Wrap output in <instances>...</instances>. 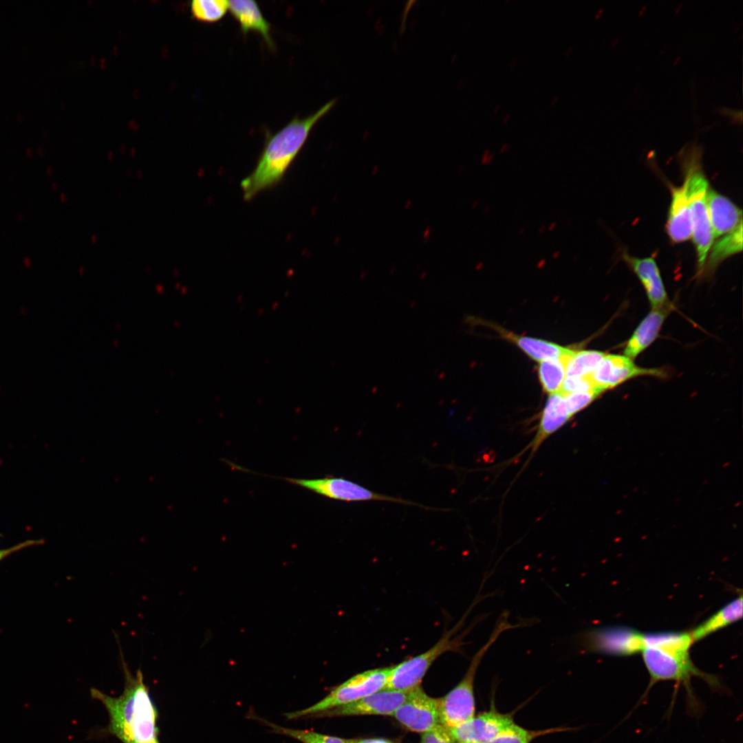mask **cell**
I'll return each mask as SVG.
<instances>
[{
	"label": "cell",
	"instance_id": "obj_29",
	"mask_svg": "<svg viewBox=\"0 0 743 743\" xmlns=\"http://www.w3.org/2000/svg\"><path fill=\"white\" fill-rule=\"evenodd\" d=\"M601 393L596 389L573 393L563 396L570 416L572 417L585 407H588Z\"/></svg>",
	"mask_w": 743,
	"mask_h": 743
},
{
	"label": "cell",
	"instance_id": "obj_26",
	"mask_svg": "<svg viewBox=\"0 0 743 743\" xmlns=\"http://www.w3.org/2000/svg\"><path fill=\"white\" fill-rule=\"evenodd\" d=\"M228 10V1L226 0H194L191 4L193 17L202 22L219 21Z\"/></svg>",
	"mask_w": 743,
	"mask_h": 743
},
{
	"label": "cell",
	"instance_id": "obj_21",
	"mask_svg": "<svg viewBox=\"0 0 743 743\" xmlns=\"http://www.w3.org/2000/svg\"><path fill=\"white\" fill-rule=\"evenodd\" d=\"M742 601V595L740 594L696 627L690 632L693 642L700 640L741 619Z\"/></svg>",
	"mask_w": 743,
	"mask_h": 743
},
{
	"label": "cell",
	"instance_id": "obj_4",
	"mask_svg": "<svg viewBox=\"0 0 743 743\" xmlns=\"http://www.w3.org/2000/svg\"><path fill=\"white\" fill-rule=\"evenodd\" d=\"M642 656L645 667L649 676V685L643 698L648 694L654 685L663 681H674L678 685H682L687 693L688 709L693 714H698L701 704L697 699L693 687L691 679L699 678L715 691H722V683L718 677L700 670L689 657L674 655L661 649L647 647L642 652Z\"/></svg>",
	"mask_w": 743,
	"mask_h": 743
},
{
	"label": "cell",
	"instance_id": "obj_34",
	"mask_svg": "<svg viewBox=\"0 0 743 743\" xmlns=\"http://www.w3.org/2000/svg\"><path fill=\"white\" fill-rule=\"evenodd\" d=\"M345 743H393L383 738L345 739Z\"/></svg>",
	"mask_w": 743,
	"mask_h": 743
},
{
	"label": "cell",
	"instance_id": "obj_3",
	"mask_svg": "<svg viewBox=\"0 0 743 743\" xmlns=\"http://www.w3.org/2000/svg\"><path fill=\"white\" fill-rule=\"evenodd\" d=\"M680 154L691 217V236L697 257V277H700L714 239L707 201L710 186L702 166L701 148L696 144H691L683 148Z\"/></svg>",
	"mask_w": 743,
	"mask_h": 743
},
{
	"label": "cell",
	"instance_id": "obj_14",
	"mask_svg": "<svg viewBox=\"0 0 743 743\" xmlns=\"http://www.w3.org/2000/svg\"><path fill=\"white\" fill-rule=\"evenodd\" d=\"M622 256L642 283L652 309L673 306L654 258L636 257L627 252H623Z\"/></svg>",
	"mask_w": 743,
	"mask_h": 743
},
{
	"label": "cell",
	"instance_id": "obj_15",
	"mask_svg": "<svg viewBox=\"0 0 743 743\" xmlns=\"http://www.w3.org/2000/svg\"><path fill=\"white\" fill-rule=\"evenodd\" d=\"M671 203L666 223V231L672 243L687 241L692 235V223L686 188L671 186Z\"/></svg>",
	"mask_w": 743,
	"mask_h": 743
},
{
	"label": "cell",
	"instance_id": "obj_9",
	"mask_svg": "<svg viewBox=\"0 0 743 743\" xmlns=\"http://www.w3.org/2000/svg\"><path fill=\"white\" fill-rule=\"evenodd\" d=\"M286 481L325 497L344 502L383 501L426 508L411 501L378 493L343 477L316 479L284 477Z\"/></svg>",
	"mask_w": 743,
	"mask_h": 743
},
{
	"label": "cell",
	"instance_id": "obj_19",
	"mask_svg": "<svg viewBox=\"0 0 743 743\" xmlns=\"http://www.w3.org/2000/svg\"><path fill=\"white\" fill-rule=\"evenodd\" d=\"M571 418L564 397L559 393L550 394L541 413L539 428L533 440V450Z\"/></svg>",
	"mask_w": 743,
	"mask_h": 743
},
{
	"label": "cell",
	"instance_id": "obj_8",
	"mask_svg": "<svg viewBox=\"0 0 743 743\" xmlns=\"http://www.w3.org/2000/svg\"><path fill=\"white\" fill-rule=\"evenodd\" d=\"M579 642L584 652L610 656H630L645 648L644 633L623 626L590 629L581 635Z\"/></svg>",
	"mask_w": 743,
	"mask_h": 743
},
{
	"label": "cell",
	"instance_id": "obj_32",
	"mask_svg": "<svg viewBox=\"0 0 743 743\" xmlns=\"http://www.w3.org/2000/svg\"><path fill=\"white\" fill-rule=\"evenodd\" d=\"M43 543L44 540L42 539H27L8 548H0V562L6 558L10 557V555L23 549L28 548L32 546H41Z\"/></svg>",
	"mask_w": 743,
	"mask_h": 743
},
{
	"label": "cell",
	"instance_id": "obj_24",
	"mask_svg": "<svg viewBox=\"0 0 743 743\" xmlns=\"http://www.w3.org/2000/svg\"><path fill=\"white\" fill-rule=\"evenodd\" d=\"M571 350L560 358L540 362L538 369L539 381L543 390L550 395L560 391L566 377V357Z\"/></svg>",
	"mask_w": 743,
	"mask_h": 743
},
{
	"label": "cell",
	"instance_id": "obj_31",
	"mask_svg": "<svg viewBox=\"0 0 743 743\" xmlns=\"http://www.w3.org/2000/svg\"><path fill=\"white\" fill-rule=\"evenodd\" d=\"M420 743H456L447 728L442 724L435 729L422 733Z\"/></svg>",
	"mask_w": 743,
	"mask_h": 743
},
{
	"label": "cell",
	"instance_id": "obj_33",
	"mask_svg": "<svg viewBox=\"0 0 743 743\" xmlns=\"http://www.w3.org/2000/svg\"><path fill=\"white\" fill-rule=\"evenodd\" d=\"M720 114L729 117L733 123L742 125V111L741 109H732L727 107H722L719 109Z\"/></svg>",
	"mask_w": 743,
	"mask_h": 743
},
{
	"label": "cell",
	"instance_id": "obj_18",
	"mask_svg": "<svg viewBox=\"0 0 743 743\" xmlns=\"http://www.w3.org/2000/svg\"><path fill=\"white\" fill-rule=\"evenodd\" d=\"M673 306L652 309L637 326L624 348V355L634 359L657 338Z\"/></svg>",
	"mask_w": 743,
	"mask_h": 743
},
{
	"label": "cell",
	"instance_id": "obj_28",
	"mask_svg": "<svg viewBox=\"0 0 743 743\" xmlns=\"http://www.w3.org/2000/svg\"><path fill=\"white\" fill-rule=\"evenodd\" d=\"M546 732L527 730L513 722L486 743H531L534 738Z\"/></svg>",
	"mask_w": 743,
	"mask_h": 743
},
{
	"label": "cell",
	"instance_id": "obj_35",
	"mask_svg": "<svg viewBox=\"0 0 743 743\" xmlns=\"http://www.w3.org/2000/svg\"><path fill=\"white\" fill-rule=\"evenodd\" d=\"M508 118L509 115H507V117L506 116V118L504 119V122H506V120H507Z\"/></svg>",
	"mask_w": 743,
	"mask_h": 743
},
{
	"label": "cell",
	"instance_id": "obj_2",
	"mask_svg": "<svg viewBox=\"0 0 743 743\" xmlns=\"http://www.w3.org/2000/svg\"><path fill=\"white\" fill-rule=\"evenodd\" d=\"M116 636L125 678L124 691L116 698L94 688L91 693L105 705L110 718V731L123 743H158L156 711L143 675L140 669L136 676L131 674Z\"/></svg>",
	"mask_w": 743,
	"mask_h": 743
},
{
	"label": "cell",
	"instance_id": "obj_17",
	"mask_svg": "<svg viewBox=\"0 0 743 743\" xmlns=\"http://www.w3.org/2000/svg\"><path fill=\"white\" fill-rule=\"evenodd\" d=\"M228 10L239 23L244 34L253 31L261 35L266 44L274 49L271 25L263 15L257 3L252 0L228 1Z\"/></svg>",
	"mask_w": 743,
	"mask_h": 743
},
{
	"label": "cell",
	"instance_id": "obj_25",
	"mask_svg": "<svg viewBox=\"0 0 743 743\" xmlns=\"http://www.w3.org/2000/svg\"><path fill=\"white\" fill-rule=\"evenodd\" d=\"M605 355L596 350H571L566 357V376H590Z\"/></svg>",
	"mask_w": 743,
	"mask_h": 743
},
{
	"label": "cell",
	"instance_id": "obj_16",
	"mask_svg": "<svg viewBox=\"0 0 743 743\" xmlns=\"http://www.w3.org/2000/svg\"><path fill=\"white\" fill-rule=\"evenodd\" d=\"M707 206L713 238H720L742 222V210L731 200L709 188Z\"/></svg>",
	"mask_w": 743,
	"mask_h": 743
},
{
	"label": "cell",
	"instance_id": "obj_7",
	"mask_svg": "<svg viewBox=\"0 0 743 743\" xmlns=\"http://www.w3.org/2000/svg\"><path fill=\"white\" fill-rule=\"evenodd\" d=\"M390 667L369 669L351 677L341 683L324 698L310 707L286 713L290 719L316 715L335 707L357 701L385 689Z\"/></svg>",
	"mask_w": 743,
	"mask_h": 743
},
{
	"label": "cell",
	"instance_id": "obj_20",
	"mask_svg": "<svg viewBox=\"0 0 743 743\" xmlns=\"http://www.w3.org/2000/svg\"><path fill=\"white\" fill-rule=\"evenodd\" d=\"M709 250L701 277L710 276L722 261L742 250V222L733 230L718 238Z\"/></svg>",
	"mask_w": 743,
	"mask_h": 743
},
{
	"label": "cell",
	"instance_id": "obj_23",
	"mask_svg": "<svg viewBox=\"0 0 743 743\" xmlns=\"http://www.w3.org/2000/svg\"><path fill=\"white\" fill-rule=\"evenodd\" d=\"M645 647H655L669 654L689 657L693 640L690 632L645 634Z\"/></svg>",
	"mask_w": 743,
	"mask_h": 743
},
{
	"label": "cell",
	"instance_id": "obj_10",
	"mask_svg": "<svg viewBox=\"0 0 743 743\" xmlns=\"http://www.w3.org/2000/svg\"><path fill=\"white\" fill-rule=\"evenodd\" d=\"M641 376L663 377L666 373L660 369L639 367L625 355L606 354L589 378L594 387L602 393Z\"/></svg>",
	"mask_w": 743,
	"mask_h": 743
},
{
	"label": "cell",
	"instance_id": "obj_27",
	"mask_svg": "<svg viewBox=\"0 0 743 743\" xmlns=\"http://www.w3.org/2000/svg\"><path fill=\"white\" fill-rule=\"evenodd\" d=\"M268 725L274 733L292 737L302 743H345V739L313 731L286 728L272 723H268Z\"/></svg>",
	"mask_w": 743,
	"mask_h": 743
},
{
	"label": "cell",
	"instance_id": "obj_1",
	"mask_svg": "<svg viewBox=\"0 0 743 743\" xmlns=\"http://www.w3.org/2000/svg\"><path fill=\"white\" fill-rule=\"evenodd\" d=\"M336 103V99H333L308 116L294 117L277 133L268 135L255 167L241 182L244 200L252 199L281 180L313 127Z\"/></svg>",
	"mask_w": 743,
	"mask_h": 743
},
{
	"label": "cell",
	"instance_id": "obj_5",
	"mask_svg": "<svg viewBox=\"0 0 743 743\" xmlns=\"http://www.w3.org/2000/svg\"><path fill=\"white\" fill-rule=\"evenodd\" d=\"M521 626L509 623L507 612L500 615L487 642L473 656L462 679L447 694L438 698L442 726L451 729L475 715L474 680L482 658L504 631Z\"/></svg>",
	"mask_w": 743,
	"mask_h": 743
},
{
	"label": "cell",
	"instance_id": "obj_30",
	"mask_svg": "<svg viewBox=\"0 0 743 743\" xmlns=\"http://www.w3.org/2000/svg\"><path fill=\"white\" fill-rule=\"evenodd\" d=\"M594 389H596L594 387L589 376H569L565 377L559 393L563 396H566L573 393L588 391Z\"/></svg>",
	"mask_w": 743,
	"mask_h": 743
},
{
	"label": "cell",
	"instance_id": "obj_12",
	"mask_svg": "<svg viewBox=\"0 0 743 743\" xmlns=\"http://www.w3.org/2000/svg\"><path fill=\"white\" fill-rule=\"evenodd\" d=\"M409 692L384 689L357 701L335 707L316 716L392 715L407 699Z\"/></svg>",
	"mask_w": 743,
	"mask_h": 743
},
{
	"label": "cell",
	"instance_id": "obj_22",
	"mask_svg": "<svg viewBox=\"0 0 743 743\" xmlns=\"http://www.w3.org/2000/svg\"><path fill=\"white\" fill-rule=\"evenodd\" d=\"M497 330L502 336L517 345L528 356L539 362L560 358L570 350L552 342L517 335L502 328Z\"/></svg>",
	"mask_w": 743,
	"mask_h": 743
},
{
	"label": "cell",
	"instance_id": "obj_6",
	"mask_svg": "<svg viewBox=\"0 0 743 743\" xmlns=\"http://www.w3.org/2000/svg\"><path fill=\"white\" fill-rule=\"evenodd\" d=\"M464 617L454 627L446 630L431 648L417 656L391 667L385 689L408 692L420 686L424 676L433 663L449 652L462 651L464 633L457 634Z\"/></svg>",
	"mask_w": 743,
	"mask_h": 743
},
{
	"label": "cell",
	"instance_id": "obj_11",
	"mask_svg": "<svg viewBox=\"0 0 743 743\" xmlns=\"http://www.w3.org/2000/svg\"><path fill=\"white\" fill-rule=\"evenodd\" d=\"M392 716L409 730L421 733L441 724L438 699L427 695L420 686L409 692L407 699Z\"/></svg>",
	"mask_w": 743,
	"mask_h": 743
},
{
	"label": "cell",
	"instance_id": "obj_13",
	"mask_svg": "<svg viewBox=\"0 0 743 743\" xmlns=\"http://www.w3.org/2000/svg\"><path fill=\"white\" fill-rule=\"evenodd\" d=\"M513 722L510 715L489 711L448 730L456 743H486Z\"/></svg>",
	"mask_w": 743,
	"mask_h": 743
}]
</instances>
